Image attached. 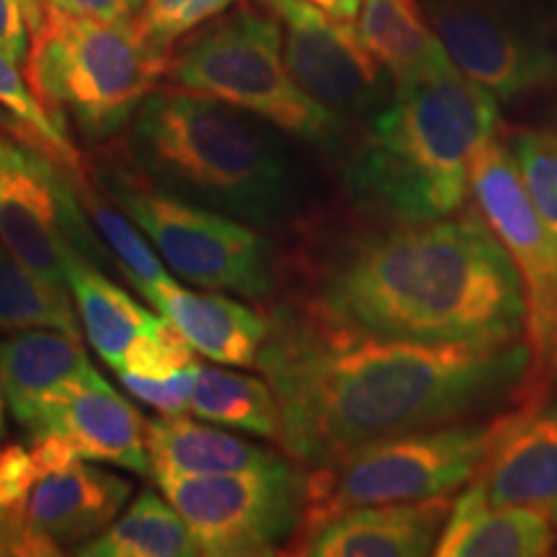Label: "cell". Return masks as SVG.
Segmentation results:
<instances>
[{"label": "cell", "mask_w": 557, "mask_h": 557, "mask_svg": "<svg viewBox=\"0 0 557 557\" xmlns=\"http://www.w3.org/2000/svg\"><path fill=\"white\" fill-rule=\"evenodd\" d=\"M256 359L274 389L278 444L320 468L385 436L470 421L532 389V348L429 346L338 323L310 299L278 302Z\"/></svg>", "instance_id": "cell-1"}, {"label": "cell", "mask_w": 557, "mask_h": 557, "mask_svg": "<svg viewBox=\"0 0 557 557\" xmlns=\"http://www.w3.org/2000/svg\"><path fill=\"white\" fill-rule=\"evenodd\" d=\"M310 299L380 338L493 348L527 333V299L506 248L475 212L380 220L320 248Z\"/></svg>", "instance_id": "cell-2"}, {"label": "cell", "mask_w": 557, "mask_h": 557, "mask_svg": "<svg viewBox=\"0 0 557 557\" xmlns=\"http://www.w3.org/2000/svg\"><path fill=\"white\" fill-rule=\"evenodd\" d=\"M500 129L498 99L444 62L395 86L367 120L344 184L377 220H438L465 209L478 152Z\"/></svg>", "instance_id": "cell-3"}, {"label": "cell", "mask_w": 557, "mask_h": 557, "mask_svg": "<svg viewBox=\"0 0 557 557\" xmlns=\"http://www.w3.org/2000/svg\"><path fill=\"white\" fill-rule=\"evenodd\" d=\"M116 156L173 197L269 233L297 207L284 139L261 116L191 90L156 88L139 103Z\"/></svg>", "instance_id": "cell-4"}, {"label": "cell", "mask_w": 557, "mask_h": 557, "mask_svg": "<svg viewBox=\"0 0 557 557\" xmlns=\"http://www.w3.org/2000/svg\"><path fill=\"white\" fill-rule=\"evenodd\" d=\"M24 81L62 132L88 148L114 139L165 75L135 24L83 16L41 0Z\"/></svg>", "instance_id": "cell-5"}, {"label": "cell", "mask_w": 557, "mask_h": 557, "mask_svg": "<svg viewBox=\"0 0 557 557\" xmlns=\"http://www.w3.org/2000/svg\"><path fill=\"white\" fill-rule=\"evenodd\" d=\"M171 86L225 101L267 120L305 143L331 148L344 137L346 120L310 99L284 62L282 24L269 9L235 3L186 34L165 60Z\"/></svg>", "instance_id": "cell-6"}, {"label": "cell", "mask_w": 557, "mask_h": 557, "mask_svg": "<svg viewBox=\"0 0 557 557\" xmlns=\"http://www.w3.org/2000/svg\"><path fill=\"white\" fill-rule=\"evenodd\" d=\"M86 171L96 189L143 230L184 284L253 302L274 297L276 259L263 230L156 189L114 148L99 152Z\"/></svg>", "instance_id": "cell-7"}, {"label": "cell", "mask_w": 557, "mask_h": 557, "mask_svg": "<svg viewBox=\"0 0 557 557\" xmlns=\"http://www.w3.org/2000/svg\"><path fill=\"white\" fill-rule=\"evenodd\" d=\"M508 416L511 410H498L491 418L385 436L329 465L310 468L299 532L351 508L455 496L483 468Z\"/></svg>", "instance_id": "cell-8"}, {"label": "cell", "mask_w": 557, "mask_h": 557, "mask_svg": "<svg viewBox=\"0 0 557 557\" xmlns=\"http://www.w3.org/2000/svg\"><path fill=\"white\" fill-rule=\"evenodd\" d=\"M207 557L278 555L305 519L308 472L278 457L263 468L152 480Z\"/></svg>", "instance_id": "cell-9"}, {"label": "cell", "mask_w": 557, "mask_h": 557, "mask_svg": "<svg viewBox=\"0 0 557 557\" xmlns=\"http://www.w3.org/2000/svg\"><path fill=\"white\" fill-rule=\"evenodd\" d=\"M0 238L32 274L65 287V259L78 253L120 274L75 194L70 169L21 135L0 129ZM122 276V274H120Z\"/></svg>", "instance_id": "cell-10"}, {"label": "cell", "mask_w": 557, "mask_h": 557, "mask_svg": "<svg viewBox=\"0 0 557 557\" xmlns=\"http://www.w3.org/2000/svg\"><path fill=\"white\" fill-rule=\"evenodd\" d=\"M478 214L506 248L527 299V344L532 348V385L542 382L557 329V243L524 189L517 160L498 135L480 148L470 171Z\"/></svg>", "instance_id": "cell-11"}, {"label": "cell", "mask_w": 557, "mask_h": 557, "mask_svg": "<svg viewBox=\"0 0 557 557\" xmlns=\"http://www.w3.org/2000/svg\"><path fill=\"white\" fill-rule=\"evenodd\" d=\"M431 32L455 67L498 101L557 86V50L496 0H423Z\"/></svg>", "instance_id": "cell-12"}, {"label": "cell", "mask_w": 557, "mask_h": 557, "mask_svg": "<svg viewBox=\"0 0 557 557\" xmlns=\"http://www.w3.org/2000/svg\"><path fill=\"white\" fill-rule=\"evenodd\" d=\"M282 24L284 62L297 86L338 116L374 114L393 99L395 83L344 24L310 0H259Z\"/></svg>", "instance_id": "cell-13"}, {"label": "cell", "mask_w": 557, "mask_h": 557, "mask_svg": "<svg viewBox=\"0 0 557 557\" xmlns=\"http://www.w3.org/2000/svg\"><path fill=\"white\" fill-rule=\"evenodd\" d=\"M32 434H54L86 462H109L150 478L145 451V418L122 398L94 364L62 382L39 403Z\"/></svg>", "instance_id": "cell-14"}, {"label": "cell", "mask_w": 557, "mask_h": 557, "mask_svg": "<svg viewBox=\"0 0 557 557\" xmlns=\"http://www.w3.org/2000/svg\"><path fill=\"white\" fill-rule=\"evenodd\" d=\"M472 480L493 504L532 508L557 524V398H547V382H537L511 408Z\"/></svg>", "instance_id": "cell-15"}, {"label": "cell", "mask_w": 557, "mask_h": 557, "mask_svg": "<svg viewBox=\"0 0 557 557\" xmlns=\"http://www.w3.org/2000/svg\"><path fill=\"white\" fill-rule=\"evenodd\" d=\"M451 496L413 504L361 506L323 524L305 529L289 542V555L308 557H423L434 545Z\"/></svg>", "instance_id": "cell-16"}, {"label": "cell", "mask_w": 557, "mask_h": 557, "mask_svg": "<svg viewBox=\"0 0 557 557\" xmlns=\"http://www.w3.org/2000/svg\"><path fill=\"white\" fill-rule=\"evenodd\" d=\"M129 496L132 483L127 478L78 459L34 485L26 498L24 517L50 557H54L65 553V547L75 549L101 534L120 517Z\"/></svg>", "instance_id": "cell-17"}, {"label": "cell", "mask_w": 557, "mask_h": 557, "mask_svg": "<svg viewBox=\"0 0 557 557\" xmlns=\"http://www.w3.org/2000/svg\"><path fill=\"white\" fill-rule=\"evenodd\" d=\"M145 299L201 357L225 367H256L269 329L267 312L230 299L225 292L181 287L176 278L156 284Z\"/></svg>", "instance_id": "cell-18"}, {"label": "cell", "mask_w": 557, "mask_h": 557, "mask_svg": "<svg viewBox=\"0 0 557 557\" xmlns=\"http://www.w3.org/2000/svg\"><path fill=\"white\" fill-rule=\"evenodd\" d=\"M557 545V524L545 513L493 504L472 480L444 519L436 557H545Z\"/></svg>", "instance_id": "cell-19"}, {"label": "cell", "mask_w": 557, "mask_h": 557, "mask_svg": "<svg viewBox=\"0 0 557 557\" xmlns=\"http://www.w3.org/2000/svg\"><path fill=\"white\" fill-rule=\"evenodd\" d=\"M145 451L150 459V478L220 475L263 468L278 455L256 447L248 438L230 434L227 429L197 423L184 413L145 421Z\"/></svg>", "instance_id": "cell-20"}, {"label": "cell", "mask_w": 557, "mask_h": 557, "mask_svg": "<svg viewBox=\"0 0 557 557\" xmlns=\"http://www.w3.org/2000/svg\"><path fill=\"white\" fill-rule=\"evenodd\" d=\"M88 364L81 338L65 331L26 329L0 341V389L18 426L29 429L45 395Z\"/></svg>", "instance_id": "cell-21"}, {"label": "cell", "mask_w": 557, "mask_h": 557, "mask_svg": "<svg viewBox=\"0 0 557 557\" xmlns=\"http://www.w3.org/2000/svg\"><path fill=\"white\" fill-rule=\"evenodd\" d=\"M65 284L70 297L78 305L83 333L103 364L116 372L127 348L158 323L160 312L137 302L107 271L81 259L78 253H70L65 259Z\"/></svg>", "instance_id": "cell-22"}, {"label": "cell", "mask_w": 557, "mask_h": 557, "mask_svg": "<svg viewBox=\"0 0 557 557\" xmlns=\"http://www.w3.org/2000/svg\"><path fill=\"white\" fill-rule=\"evenodd\" d=\"M357 32L395 86L449 62L416 0H361Z\"/></svg>", "instance_id": "cell-23"}, {"label": "cell", "mask_w": 557, "mask_h": 557, "mask_svg": "<svg viewBox=\"0 0 557 557\" xmlns=\"http://www.w3.org/2000/svg\"><path fill=\"white\" fill-rule=\"evenodd\" d=\"M81 557H199L194 534L169 498L143 491L122 517L73 549Z\"/></svg>", "instance_id": "cell-24"}, {"label": "cell", "mask_w": 557, "mask_h": 557, "mask_svg": "<svg viewBox=\"0 0 557 557\" xmlns=\"http://www.w3.org/2000/svg\"><path fill=\"white\" fill-rule=\"evenodd\" d=\"M189 410L214 426L235 429L271 442H278L282 431V413L269 382L233 369L199 364Z\"/></svg>", "instance_id": "cell-25"}, {"label": "cell", "mask_w": 557, "mask_h": 557, "mask_svg": "<svg viewBox=\"0 0 557 557\" xmlns=\"http://www.w3.org/2000/svg\"><path fill=\"white\" fill-rule=\"evenodd\" d=\"M70 181H73L75 194H78L81 205L86 209L90 225L99 233V238L109 248V253L114 256L124 282L132 284V289L137 295L145 297L156 284L173 278L171 271L163 269L158 250L145 238L143 230L107 194L96 189V184L90 181L86 169L70 171Z\"/></svg>", "instance_id": "cell-26"}, {"label": "cell", "mask_w": 557, "mask_h": 557, "mask_svg": "<svg viewBox=\"0 0 557 557\" xmlns=\"http://www.w3.org/2000/svg\"><path fill=\"white\" fill-rule=\"evenodd\" d=\"M26 329H54L81 338L70 292L32 274L0 238V331Z\"/></svg>", "instance_id": "cell-27"}, {"label": "cell", "mask_w": 557, "mask_h": 557, "mask_svg": "<svg viewBox=\"0 0 557 557\" xmlns=\"http://www.w3.org/2000/svg\"><path fill=\"white\" fill-rule=\"evenodd\" d=\"M0 107L9 111L11 120L24 132L21 137L29 139L32 145L45 150L47 156H52L60 165H65L70 171L86 169V160H83L81 150L75 148L73 137L62 132L47 116L41 103L34 99L32 88L26 86L24 75L16 70V62L3 58V54H0Z\"/></svg>", "instance_id": "cell-28"}, {"label": "cell", "mask_w": 557, "mask_h": 557, "mask_svg": "<svg viewBox=\"0 0 557 557\" xmlns=\"http://www.w3.org/2000/svg\"><path fill=\"white\" fill-rule=\"evenodd\" d=\"M506 143L529 199L557 243V132L517 129Z\"/></svg>", "instance_id": "cell-29"}, {"label": "cell", "mask_w": 557, "mask_h": 557, "mask_svg": "<svg viewBox=\"0 0 557 557\" xmlns=\"http://www.w3.org/2000/svg\"><path fill=\"white\" fill-rule=\"evenodd\" d=\"M240 0H145L135 18V32L150 52L169 60L173 47L201 24L218 18Z\"/></svg>", "instance_id": "cell-30"}, {"label": "cell", "mask_w": 557, "mask_h": 557, "mask_svg": "<svg viewBox=\"0 0 557 557\" xmlns=\"http://www.w3.org/2000/svg\"><path fill=\"white\" fill-rule=\"evenodd\" d=\"M191 364H199L197 351L169 318L160 315L158 323L127 348L116 374L129 372L143 374V377H165Z\"/></svg>", "instance_id": "cell-31"}, {"label": "cell", "mask_w": 557, "mask_h": 557, "mask_svg": "<svg viewBox=\"0 0 557 557\" xmlns=\"http://www.w3.org/2000/svg\"><path fill=\"white\" fill-rule=\"evenodd\" d=\"M199 364H191L178 372L165 374V377H143V374L122 372L116 374L132 398H137L145 406L156 408L163 416H178L189 410L194 380H197Z\"/></svg>", "instance_id": "cell-32"}, {"label": "cell", "mask_w": 557, "mask_h": 557, "mask_svg": "<svg viewBox=\"0 0 557 557\" xmlns=\"http://www.w3.org/2000/svg\"><path fill=\"white\" fill-rule=\"evenodd\" d=\"M45 475L47 472L34 457L32 447L9 444L0 449V506L24 508L34 485Z\"/></svg>", "instance_id": "cell-33"}, {"label": "cell", "mask_w": 557, "mask_h": 557, "mask_svg": "<svg viewBox=\"0 0 557 557\" xmlns=\"http://www.w3.org/2000/svg\"><path fill=\"white\" fill-rule=\"evenodd\" d=\"M39 9L41 0H0V54L16 65L29 54V32L37 24Z\"/></svg>", "instance_id": "cell-34"}, {"label": "cell", "mask_w": 557, "mask_h": 557, "mask_svg": "<svg viewBox=\"0 0 557 557\" xmlns=\"http://www.w3.org/2000/svg\"><path fill=\"white\" fill-rule=\"evenodd\" d=\"M0 557H50L26 524L24 508L0 506Z\"/></svg>", "instance_id": "cell-35"}, {"label": "cell", "mask_w": 557, "mask_h": 557, "mask_svg": "<svg viewBox=\"0 0 557 557\" xmlns=\"http://www.w3.org/2000/svg\"><path fill=\"white\" fill-rule=\"evenodd\" d=\"M47 3L60 5V9L73 13H83V16L116 21V24H135L145 0H47Z\"/></svg>", "instance_id": "cell-36"}, {"label": "cell", "mask_w": 557, "mask_h": 557, "mask_svg": "<svg viewBox=\"0 0 557 557\" xmlns=\"http://www.w3.org/2000/svg\"><path fill=\"white\" fill-rule=\"evenodd\" d=\"M310 3L344 24H357L361 9V0H310Z\"/></svg>", "instance_id": "cell-37"}, {"label": "cell", "mask_w": 557, "mask_h": 557, "mask_svg": "<svg viewBox=\"0 0 557 557\" xmlns=\"http://www.w3.org/2000/svg\"><path fill=\"white\" fill-rule=\"evenodd\" d=\"M542 382H547V385L557 387V329H555L553 344H549V354H547V367H545V374H542Z\"/></svg>", "instance_id": "cell-38"}, {"label": "cell", "mask_w": 557, "mask_h": 557, "mask_svg": "<svg viewBox=\"0 0 557 557\" xmlns=\"http://www.w3.org/2000/svg\"><path fill=\"white\" fill-rule=\"evenodd\" d=\"M5 431V398H3V389H0V436Z\"/></svg>", "instance_id": "cell-39"}, {"label": "cell", "mask_w": 557, "mask_h": 557, "mask_svg": "<svg viewBox=\"0 0 557 557\" xmlns=\"http://www.w3.org/2000/svg\"><path fill=\"white\" fill-rule=\"evenodd\" d=\"M555 41H557V9H555Z\"/></svg>", "instance_id": "cell-40"}]
</instances>
